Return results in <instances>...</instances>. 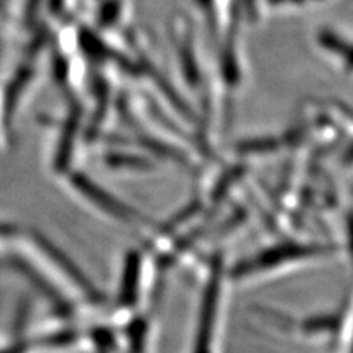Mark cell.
Returning a JSON list of instances; mask_svg holds the SVG:
<instances>
[{
	"instance_id": "obj_1",
	"label": "cell",
	"mask_w": 353,
	"mask_h": 353,
	"mask_svg": "<svg viewBox=\"0 0 353 353\" xmlns=\"http://www.w3.org/2000/svg\"><path fill=\"white\" fill-rule=\"evenodd\" d=\"M199 2H201V0H199ZM202 2H206V0H202Z\"/></svg>"
},
{
	"instance_id": "obj_2",
	"label": "cell",
	"mask_w": 353,
	"mask_h": 353,
	"mask_svg": "<svg viewBox=\"0 0 353 353\" xmlns=\"http://www.w3.org/2000/svg\"><path fill=\"white\" fill-rule=\"evenodd\" d=\"M249 2H252V0H249Z\"/></svg>"
}]
</instances>
